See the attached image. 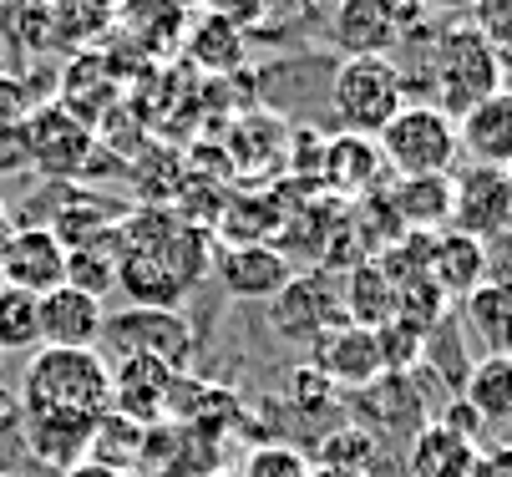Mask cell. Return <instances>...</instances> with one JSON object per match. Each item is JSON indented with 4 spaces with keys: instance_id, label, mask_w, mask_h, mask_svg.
I'll use <instances>...</instances> for the list:
<instances>
[{
    "instance_id": "obj_1",
    "label": "cell",
    "mask_w": 512,
    "mask_h": 477,
    "mask_svg": "<svg viewBox=\"0 0 512 477\" xmlns=\"http://www.w3.org/2000/svg\"><path fill=\"white\" fill-rule=\"evenodd\" d=\"M208 269H213V239H208L203 224L183 219L178 209H158V203L127 209L117 290L132 305L173 310Z\"/></svg>"
},
{
    "instance_id": "obj_2",
    "label": "cell",
    "mask_w": 512,
    "mask_h": 477,
    "mask_svg": "<svg viewBox=\"0 0 512 477\" xmlns=\"http://www.w3.org/2000/svg\"><path fill=\"white\" fill-rule=\"evenodd\" d=\"M421 82H426V107L462 122L477 102H487L507 87V72H502L497 51L472 31V21H452L442 31H431Z\"/></svg>"
},
{
    "instance_id": "obj_3",
    "label": "cell",
    "mask_w": 512,
    "mask_h": 477,
    "mask_svg": "<svg viewBox=\"0 0 512 477\" xmlns=\"http://www.w3.org/2000/svg\"><path fill=\"white\" fill-rule=\"evenodd\" d=\"M21 412H71V417H102L112 412V361L97 351H56L41 346L21 381Z\"/></svg>"
},
{
    "instance_id": "obj_4",
    "label": "cell",
    "mask_w": 512,
    "mask_h": 477,
    "mask_svg": "<svg viewBox=\"0 0 512 477\" xmlns=\"http://www.w3.org/2000/svg\"><path fill=\"white\" fill-rule=\"evenodd\" d=\"M376 148L386 158V173L396 178H447L457 173V122L426 102H406L381 132Z\"/></svg>"
},
{
    "instance_id": "obj_5",
    "label": "cell",
    "mask_w": 512,
    "mask_h": 477,
    "mask_svg": "<svg viewBox=\"0 0 512 477\" xmlns=\"http://www.w3.org/2000/svg\"><path fill=\"white\" fill-rule=\"evenodd\" d=\"M330 107L345 132L376 138V132L406 107V77L396 56H345L330 82Z\"/></svg>"
},
{
    "instance_id": "obj_6",
    "label": "cell",
    "mask_w": 512,
    "mask_h": 477,
    "mask_svg": "<svg viewBox=\"0 0 512 477\" xmlns=\"http://www.w3.org/2000/svg\"><path fill=\"white\" fill-rule=\"evenodd\" d=\"M16 143L31 158V168L46 178H82L97 168V132L77 122L61 102H36L16 132Z\"/></svg>"
},
{
    "instance_id": "obj_7",
    "label": "cell",
    "mask_w": 512,
    "mask_h": 477,
    "mask_svg": "<svg viewBox=\"0 0 512 477\" xmlns=\"http://www.w3.org/2000/svg\"><path fill=\"white\" fill-rule=\"evenodd\" d=\"M102 340L117 351V361L137 356V361H158L173 371H188L193 361V325L178 310H153V305H127L117 315H107Z\"/></svg>"
},
{
    "instance_id": "obj_8",
    "label": "cell",
    "mask_w": 512,
    "mask_h": 477,
    "mask_svg": "<svg viewBox=\"0 0 512 477\" xmlns=\"http://www.w3.org/2000/svg\"><path fill=\"white\" fill-rule=\"evenodd\" d=\"M310 371H315L330 391H365L371 381L386 376L376 330H360V325H350V320L330 325L325 335L310 340Z\"/></svg>"
},
{
    "instance_id": "obj_9",
    "label": "cell",
    "mask_w": 512,
    "mask_h": 477,
    "mask_svg": "<svg viewBox=\"0 0 512 477\" xmlns=\"http://www.w3.org/2000/svg\"><path fill=\"white\" fill-rule=\"evenodd\" d=\"M269 320L279 335H295V340H315L330 325H340L345 305H340V285L330 280V269H305V275L289 280L269 300Z\"/></svg>"
},
{
    "instance_id": "obj_10",
    "label": "cell",
    "mask_w": 512,
    "mask_h": 477,
    "mask_svg": "<svg viewBox=\"0 0 512 477\" xmlns=\"http://www.w3.org/2000/svg\"><path fill=\"white\" fill-rule=\"evenodd\" d=\"M452 229L472 239H497L512 229V183L497 168L452 173Z\"/></svg>"
},
{
    "instance_id": "obj_11",
    "label": "cell",
    "mask_w": 512,
    "mask_h": 477,
    "mask_svg": "<svg viewBox=\"0 0 512 477\" xmlns=\"http://www.w3.org/2000/svg\"><path fill=\"white\" fill-rule=\"evenodd\" d=\"M208 275L234 300H274L289 280H295V264L284 259L279 244H224V249H213Z\"/></svg>"
},
{
    "instance_id": "obj_12",
    "label": "cell",
    "mask_w": 512,
    "mask_h": 477,
    "mask_svg": "<svg viewBox=\"0 0 512 477\" xmlns=\"http://www.w3.org/2000/svg\"><path fill=\"white\" fill-rule=\"evenodd\" d=\"M0 269H6V285L26 290V295H51L56 285H66V249L46 224H26L11 229L0 244Z\"/></svg>"
},
{
    "instance_id": "obj_13",
    "label": "cell",
    "mask_w": 512,
    "mask_h": 477,
    "mask_svg": "<svg viewBox=\"0 0 512 477\" xmlns=\"http://www.w3.org/2000/svg\"><path fill=\"white\" fill-rule=\"evenodd\" d=\"M183 371L173 366H158V361H117L112 366V412L137 422V427H158L168 422V401H173V381Z\"/></svg>"
},
{
    "instance_id": "obj_14",
    "label": "cell",
    "mask_w": 512,
    "mask_h": 477,
    "mask_svg": "<svg viewBox=\"0 0 512 477\" xmlns=\"http://www.w3.org/2000/svg\"><path fill=\"white\" fill-rule=\"evenodd\" d=\"M36 310H41V346H56V351H97L102 346V325H107L102 300L71 290V285H56L51 295L36 300Z\"/></svg>"
},
{
    "instance_id": "obj_15",
    "label": "cell",
    "mask_w": 512,
    "mask_h": 477,
    "mask_svg": "<svg viewBox=\"0 0 512 477\" xmlns=\"http://www.w3.org/2000/svg\"><path fill=\"white\" fill-rule=\"evenodd\" d=\"M350 406L360 412L355 427H365V432L381 427V432H406V437H416V432L431 422L416 371H411V376H381V381H371L365 391H350Z\"/></svg>"
},
{
    "instance_id": "obj_16",
    "label": "cell",
    "mask_w": 512,
    "mask_h": 477,
    "mask_svg": "<svg viewBox=\"0 0 512 477\" xmlns=\"http://www.w3.org/2000/svg\"><path fill=\"white\" fill-rule=\"evenodd\" d=\"M122 102V77L112 72V61L97 56V51H77L66 61V72H61V107L87 122V127H102Z\"/></svg>"
},
{
    "instance_id": "obj_17",
    "label": "cell",
    "mask_w": 512,
    "mask_h": 477,
    "mask_svg": "<svg viewBox=\"0 0 512 477\" xmlns=\"http://www.w3.org/2000/svg\"><path fill=\"white\" fill-rule=\"evenodd\" d=\"M457 153L472 168H512V92L502 87L497 97L477 102L462 122H457Z\"/></svg>"
},
{
    "instance_id": "obj_18",
    "label": "cell",
    "mask_w": 512,
    "mask_h": 477,
    "mask_svg": "<svg viewBox=\"0 0 512 477\" xmlns=\"http://www.w3.org/2000/svg\"><path fill=\"white\" fill-rule=\"evenodd\" d=\"M97 417H71V412H21V442L31 447L36 462L71 472L87 462V442H92Z\"/></svg>"
},
{
    "instance_id": "obj_19",
    "label": "cell",
    "mask_w": 512,
    "mask_h": 477,
    "mask_svg": "<svg viewBox=\"0 0 512 477\" xmlns=\"http://www.w3.org/2000/svg\"><path fill=\"white\" fill-rule=\"evenodd\" d=\"M477 472H482V442H467L442 422H426L406 447V477H477Z\"/></svg>"
},
{
    "instance_id": "obj_20",
    "label": "cell",
    "mask_w": 512,
    "mask_h": 477,
    "mask_svg": "<svg viewBox=\"0 0 512 477\" xmlns=\"http://www.w3.org/2000/svg\"><path fill=\"white\" fill-rule=\"evenodd\" d=\"M320 178L335 193H371L386 173V158L376 148V138H360V132H340V138L320 143Z\"/></svg>"
},
{
    "instance_id": "obj_21",
    "label": "cell",
    "mask_w": 512,
    "mask_h": 477,
    "mask_svg": "<svg viewBox=\"0 0 512 477\" xmlns=\"http://www.w3.org/2000/svg\"><path fill=\"white\" fill-rule=\"evenodd\" d=\"M431 285L447 300H467L477 285H487V244L472 234H431Z\"/></svg>"
},
{
    "instance_id": "obj_22",
    "label": "cell",
    "mask_w": 512,
    "mask_h": 477,
    "mask_svg": "<svg viewBox=\"0 0 512 477\" xmlns=\"http://www.w3.org/2000/svg\"><path fill=\"white\" fill-rule=\"evenodd\" d=\"M386 203H391L401 234H436L442 224H452V173L447 178H396Z\"/></svg>"
},
{
    "instance_id": "obj_23",
    "label": "cell",
    "mask_w": 512,
    "mask_h": 477,
    "mask_svg": "<svg viewBox=\"0 0 512 477\" xmlns=\"http://www.w3.org/2000/svg\"><path fill=\"white\" fill-rule=\"evenodd\" d=\"M335 41L345 46V56H391V46H401L386 0H335Z\"/></svg>"
},
{
    "instance_id": "obj_24",
    "label": "cell",
    "mask_w": 512,
    "mask_h": 477,
    "mask_svg": "<svg viewBox=\"0 0 512 477\" xmlns=\"http://www.w3.org/2000/svg\"><path fill=\"white\" fill-rule=\"evenodd\" d=\"M457 396L477 412L482 427H507L512 422V356H477Z\"/></svg>"
},
{
    "instance_id": "obj_25",
    "label": "cell",
    "mask_w": 512,
    "mask_h": 477,
    "mask_svg": "<svg viewBox=\"0 0 512 477\" xmlns=\"http://www.w3.org/2000/svg\"><path fill=\"white\" fill-rule=\"evenodd\" d=\"M117 264H122V224L92 234L77 249H66V285L102 300L107 290H117Z\"/></svg>"
},
{
    "instance_id": "obj_26",
    "label": "cell",
    "mask_w": 512,
    "mask_h": 477,
    "mask_svg": "<svg viewBox=\"0 0 512 477\" xmlns=\"http://www.w3.org/2000/svg\"><path fill=\"white\" fill-rule=\"evenodd\" d=\"M467 335L482 346V356H512V290L507 285H477L462 300Z\"/></svg>"
},
{
    "instance_id": "obj_27",
    "label": "cell",
    "mask_w": 512,
    "mask_h": 477,
    "mask_svg": "<svg viewBox=\"0 0 512 477\" xmlns=\"http://www.w3.org/2000/svg\"><path fill=\"white\" fill-rule=\"evenodd\" d=\"M340 305H345V320L360 325V330H381L386 320H396V285L381 275L376 259H360L350 269V280L340 290Z\"/></svg>"
},
{
    "instance_id": "obj_28",
    "label": "cell",
    "mask_w": 512,
    "mask_h": 477,
    "mask_svg": "<svg viewBox=\"0 0 512 477\" xmlns=\"http://www.w3.org/2000/svg\"><path fill=\"white\" fill-rule=\"evenodd\" d=\"M117 6H122V0H46L51 41H61V46L97 41L102 31L117 26Z\"/></svg>"
},
{
    "instance_id": "obj_29",
    "label": "cell",
    "mask_w": 512,
    "mask_h": 477,
    "mask_svg": "<svg viewBox=\"0 0 512 477\" xmlns=\"http://www.w3.org/2000/svg\"><path fill=\"white\" fill-rule=\"evenodd\" d=\"M142 437H148V427H137L117 412H102L92 427V442H87V462L107 467V472H132L142 457Z\"/></svg>"
},
{
    "instance_id": "obj_30",
    "label": "cell",
    "mask_w": 512,
    "mask_h": 477,
    "mask_svg": "<svg viewBox=\"0 0 512 477\" xmlns=\"http://www.w3.org/2000/svg\"><path fill=\"white\" fill-rule=\"evenodd\" d=\"M376 457H381V442H376V432H365V427H355V422H340V427H330L325 437H320V447H315V467H335V472H355V477H365L376 467Z\"/></svg>"
},
{
    "instance_id": "obj_31",
    "label": "cell",
    "mask_w": 512,
    "mask_h": 477,
    "mask_svg": "<svg viewBox=\"0 0 512 477\" xmlns=\"http://www.w3.org/2000/svg\"><path fill=\"white\" fill-rule=\"evenodd\" d=\"M122 219H127V209H117V203H107V198H71L56 214V224H46V229L61 239V249H77V244H87L92 234H102Z\"/></svg>"
},
{
    "instance_id": "obj_32",
    "label": "cell",
    "mask_w": 512,
    "mask_h": 477,
    "mask_svg": "<svg viewBox=\"0 0 512 477\" xmlns=\"http://www.w3.org/2000/svg\"><path fill=\"white\" fill-rule=\"evenodd\" d=\"M188 56L203 66V72H234V66L244 61V36L229 26V21H218L213 11L193 26L188 36Z\"/></svg>"
},
{
    "instance_id": "obj_33",
    "label": "cell",
    "mask_w": 512,
    "mask_h": 477,
    "mask_svg": "<svg viewBox=\"0 0 512 477\" xmlns=\"http://www.w3.org/2000/svg\"><path fill=\"white\" fill-rule=\"evenodd\" d=\"M0 351H41V310L26 290H0Z\"/></svg>"
},
{
    "instance_id": "obj_34",
    "label": "cell",
    "mask_w": 512,
    "mask_h": 477,
    "mask_svg": "<svg viewBox=\"0 0 512 477\" xmlns=\"http://www.w3.org/2000/svg\"><path fill=\"white\" fill-rule=\"evenodd\" d=\"M467 21H472V31L497 51L502 72H512V0H472Z\"/></svg>"
},
{
    "instance_id": "obj_35",
    "label": "cell",
    "mask_w": 512,
    "mask_h": 477,
    "mask_svg": "<svg viewBox=\"0 0 512 477\" xmlns=\"http://www.w3.org/2000/svg\"><path fill=\"white\" fill-rule=\"evenodd\" d=\"M310 472H315L310 452L289 447V442H259L244 457V472L239 477H310Z\"/></svg>"
},
{
    "instance_id": "obj_36",
    "label": "cell",
    "mask_w": 512,
    "mask_h": 477,
    "mask_svg": "<svg viewBox=\"0 0 512 477\" xmlns=\"http://www.w3.org/2000/svg\"><path fill=\"white\" fill-rule=\"evenodd\" d=\"M31 92H26V82L21 77H0V143H6V138H16V132H21V122L31 117Z\"/></svg>"
},
{
    "instance_id": "obj_37",
    "label": "cell",
    "mask_w": 512,
    "mask_h": 477,
    "mask_svg": "<svg viewBox=\"0 0 512 477\" xmlns=\"http://www.w3.org/2000/svg\"><path fill=\"white\" fill-rule=\"evenodd\" d=\"M386 11H391V26H396L401 41H411L416 31H426V16H431L426 0H386Z\"/></svg>"
},
{
    "instance_id": "obj_38",
    "label": "cell",
    "mask_w": 512,
    "mask_h": 477,
    "mask_svg": "<svg viewBox=\"0 0 512 477\" xmlns=\"http://www.w3.org/2000/svg\"><path fill=\"white\" fill-rule=\"evenodd\" d=\"M0 432H16V437H21V401H16V391H6V386H0Z\"/></svg>"
},
{
    "instance_id": "obj_39",
    "label": "cell",
    "mask_w": 512,
    "mask_h": 477,
    "mask_svg": "<svg viewBox=\"0 0 512 477\" xmlns=\"http://www.w3.org/2000/svg\"><path fill=\"white\" fill-rule=\"evenodd\" d=\"M431 11H442V16H462V11H472V0H426Z\"/></svg>"
},
{
    "instance_id": "obj_40",
    "label": "cell",
    "mask_w": 512,
    "mask_h": 477,
    "mask_svg": "<svg viewBox=\"0 0 512 477\" xmlns=\"http://www.w3.org/2000/svg\"><path fill=\"white\" fill-rule=\"evenodd\" d=\"M66 477H127V472H107V467H92V462H82V467H71Z\"/></svg>"
},
{
    "instance_id": "obj_41",
    "label": "cell",
    "mask_w": 512,
    "mask_h": 477,
    "mask_svg": "<svg viewBox=\"0 0 512 477\" xmlns=\"http://www.w3.org/2000/svg\"><path fill=\"white\" fill-rule=\"evenodd\" d=\"M16 229V219H11V209H6V203H0V244H6V234Z\"/></svg>"
},
{
    "instance_id": "obj_42",
    "label": "cell",
    "mask_w": 512,
    "mask_h": 477,
    "mask_svg": "<svg viewBox=\"0 0 512 477\" xmlns=\"http://www.w3.org/2000/svg\"><path fill=\"white\" fill-rule=\"evenodd\" d=\"M310 477H355V472H335V467H315Z\"/></svg>"
},
{
    "instance_id": "obj_43",
    "label": "cell",
    "mask_w": 512,
    "mask_h": 477,
    "mask_svg": "<svg viewBox=\"0 0 512 477\" xmlns=\"http://www.w3.org/2000/svg\"><path fill=\"white\" fill-rule=\"evenodd\" d=\"M0 290H6V269H0Z\"/></svg>"
},
{
    "instance_id": "obj_44",
    "label": "cell",
    "mask_w": 512,
    "mask_h": 477,
    "mask_svg": "<svg viewBox=\"0 0 512 477\" xmlns=\"http://www.w3.org/2000/svg\"><path fill=\"white\" fill-rule=\"evenodd\" d=\"M507 183H512V168H507Z\"/></svg>"
},
{
    "instance_id": "obj_45",
    "label": "cell",
    "mask_w": 512,
    "mask_h": 477,
    "mask_svg": "<svg viewBox=\"0 0 512 477\" xmlns=\"http://www.w3.org/2000/svg\"><path fill=\"white\" fill-rule=\"evenodd\" d=\"M0 477H11V472H0Z\"/></svg>"
},
{
    "instance_id": "obj_46",
    "label": "cell",
    "mask_w": 512,
    "mask_h": 477,
    "mask_svg": "<svg viewBox=\"0 0 512 477\" xmlns=\"http://www.w3.org/2000/svg\"><path fill=\"white\" fill-rule=\"evenodd\" d=\"M507 427H512V422H507Z\"/></svg>"
}]
</instances>
